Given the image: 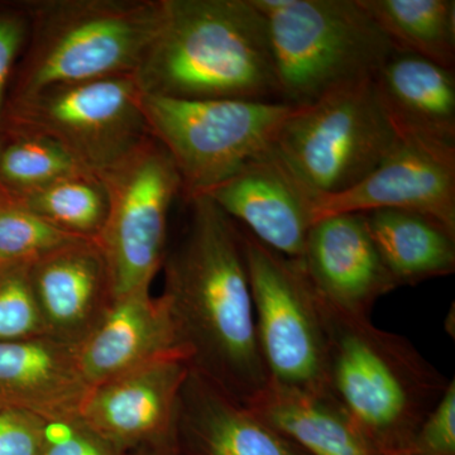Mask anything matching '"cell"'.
Instances as JSON below:
<instances>
[{"instance_id": "cell-1", "label": "cell", "mask_w": 455, "mask_h": 455, "mask_svg": "<svg viewBox=\"0 0 455 455\" xmlns=\"http://www.w3.org/2000/svg\"><path fill=\"white\" fill-rule=\"evenodd\" d=\"M187 227L164 259L160 295L191 370L250 405L268 386L241 228L211 197L187 199Z\"/></svg>"}, {"instance_id": "cell-2", "label": "cell", "mask_w": 455, "mask_h": 455, "mask_svg": "<svg viewBox=\"0 0 455 455\" xmlns=\"http://www.w3.org/2000/svg\"><path fill=\"white\" fill-rule=\"evenodd\" d=\"M134 77L154 97L280 101L267 23L253 0H161Z\"/></svg>"}, {"instance_id": "cell-3", "label": "cell", "mask_w": 455, "mask_h": 455, "mask_svg": "<svg viewBox=\"0 0 455 455\" xmlns=\"http://www.w3.org/2000/svg\"><path fill=\"white\" fill-rule=\"evenodd\" d=\"M317 301L331 396L377 453L411 455L421 424L451 379L403 335L344 313L319 293Z\"/></svg>"}, {"instance_id": "cell-4", "label": "cell", "mask_w": 455, "mask_h": 455, "mask_svg": "<svg viewBox=\"0 0 455 455\" xmlns=\"http://www.w3.org/2000/svg\"><path fill=\"white\" fill-rule=\"evenodd\" d=\"M31 29L11 101L61 84L134 75L154 40L161 0H28Z\"/></svg>"}, {"instance_id": "cell-5", "label": "cell", "mask_w": 455, "mask_h": 455, "mask_svg": "<svg viewBox=\"0 0 455 455\" xmlns=\"http://www.w3.org/2000/svg\"><path fill=\"white\" fill-rule=\"evenodd\" d=\"M267 23L281 103L304 107L373 79L396 51L358 0H253Z\"/></svg>"}, {"instance_id": "cell-6", "label": "cell", "mask_w": 455, "mask_h": 455, "mask_svg": "<svg viewBox=\"0 0 455 455\" xmlns=\"http://www.w3.org/2000/svg\"><path fill=\"white\" fill-rule=\"evenodd\" d=\"M149 133L181 179L182 197L205 196L276 145L299 107L280 101L184 100L143 94Z\"/></svg>"}, {"instance_id": "cell-7", "label": "cell", "mask_w": 455, "mask_h": 455, "mask_svg": "<svg viewBox=\"0 0 455 455\" xmlns=\"http://www.w3.org/2000/svg\"><path fill=\"white\" fill-rule=\"evenodd\" d=\"M396 140L373 79H368L299 107L275 147L311 190L334 196L366 179Z\"/></svg>"}, {"instance_id": "cell-8", "label": "cell", "mask_w": 455, "mask_h": 455, "mask_svg": "<svg viewBox=\"0 0 455 455\" xmlns=\"http://www.w3.org/2000/svg\"><path fill=\"white\" fill-rule=\"evenodd\" d=\"M260 355L269 385L331 394L317 293L300 259L272 250L241 228Z\"/></svg>"}, {"instance_id": "cell-9", "label": "cell", "mask_w": 455, "mask_h": 455, "mask_svg": "<svg viewBox=\"0 0 455 455\" xmlns=\"http://www.w3.org/2000/svg\"><path fill=\"white\" fill-rule=\"evenodd\" d=\"M142 100L134 75L61 84L11 101L3 124L55 140L99 175L152 137Z\"/></svg>"}, {"instance_id": "cell-10", "label": "cell", "mask_w": 455, "mask_h": 455, "mask_svg": "<svg viewBox=\"0 0 455 455\" xmlns=\"http://www.w3.org/2000/svg\"><path fill=\"white\" fill-rule=\"evenodd\" d=\"M98 176L109 206L97 242L106 257L114 300L151 287L163 268L170 212L182 196V184L172 158L154 137Z\"/></svg>"}, {"instance_id": "cell-11", "label": "cell", "mask_w": 455, "mask_h": 455, "mask_svg": "<svg viewBox=\"0 0 455 455\" xmlns=\"http://www.w3.org/2000/svg\"><path fill=\"white\" fill-rule=\"evenodd\" d=\"M381 209L418 212L455 232V146L397 134L390 154L366 179L343 193L317 196L314 223Z\"/></svg>"}, {"instance_id": "cell-12", "label": "cell", "mask_w": 455, "mask_h": 455, "mask_svg": "<svg viewBox=\"0 0 455 455\" xmlns=\"http://www.w3.org/2000/svg\"><path fill=\"white\" fill-rule=\"evenodd\" d=\"M190 370L187 355L172 353L92 386L80 418L122 454L172 442L180 392Z\"/></svg>"}, {"instance_id": "cell-13", "label": "cell", "mask_w": 455, "mask_h": 455, "mask_svg": "<svg viewBox=\"0 0 455 455\" xmlns=\"http://www.w3.org/2000/svg\"><path fill=\"white\" fill-rule=\"evenodd\" d=\"M205 196L263 244L290 259L302 256L319 194L302 181L276 147Z\"/></svg>"}, {"instance_id": "cell-14", "label": "cell", "mask_w": 455, "mask_h": 455, "mask_svg": "<svg viewBox=\"0 0 455 455\" xmlns=\"http://www.w3.org/2000/svg\"><path fill=\"white\" fill-rule=\"evenodd\" d=\"M299 259L315 291L350 315L370 317L377 300L398 289L359 212L317 220Z\"/></svg>"}, {"instance_id": "cell-15", "label": "cell", "mask_w": 455, "mask_h": 455, "mask_svg": "<svg viewBox=\"0 0 455 455\" xmlns=\"http://www.w3.org/2000/svg\"><path fill=\"white\" fill-rule=\"evenodd\" d=\"M29 280L46 335L79 347L113 302L106 257L80 239L33 262Z\"/></svg>"}, {"instance_id": "cell-16", "label": "cell", "mask_w": 455, "mask_h": 455, "mask_svg": "<svg viewBox=\"0 0 455 455\" xmlns=\"http://www.w3.org/2000/svg\"><path fill=\"white\" fill-rule=\"evenodd\" d=\"M175 445L179 455H307L193 370L180 392Z\"/></svg>"}, {"instance_id": "cell-17", "label": "cell", "mask_w": 455, "mask_h": 455, "mask_svg": "<svg viewBox=\"0 0 455 455\" xmlns=\"http://www.w3.org/2000/svg\"><path fill=\"white\" fill-rule=\"evenodd\" d=\"M172 353L185 355L169 311L160 296L154 298L145 287L114 299L94 331L77 347V361L92 387Z\"/></svg>"}, {"instance_id": "cell-18", "label": "cell", "mask_w": 455, "mask_h": 455, "mask_svg": "<svg viewBox=\"0 0 455 455\" xmlns=\"http://www.w3.org/2000/svg\"><path fill=\"white\" fill-rule=\"evenodd\" d=\"M89 390L76 346L49 335L0 343V405L42 419L76 414Z\"/></svg>"}, {"instance_id": "cell-19", "label": "cell", "mask_w": 455, "mask_h": 455, "mask_svg": "<svg viewBox=\"0 0 455 455\" xmlns=\"http://www.w3.org/2000/svg\"><path fill=\"white\" fill-rule=\"evenodd\" d=\"M373 82L397 134L455 146L453 68L411 53L395 52Z\"/></svg>"}, {"instance_id": "cell-20", "label": "cell", "mask_w": 455, "mask_h": 455, "mask_svg": "<svg viewBox=\"0 0 455 455\" xmlns=\"http://www.w3.org/2000/svg\"><path fill=\"white\" fill-rule=\"evenodd\" d=\"M307 455H381L331 394L269 385L248 405Z\"/></svg>"}, {"instance_id": "cell-21", "label": "cell", "mask_w": 455, "mask_h": 455, "mask_svg": "<svg viewBox=\"0 0 455 455\" xmlns=\"http://www.w3.org/2000/svg\"><path fill=\"white\" fill-rule=\"evenodd\" d=\"M368 230L397 287L414 286L455 271V232L414 212H366Z\"/></svg>"}, {"instance_id": "cell-22", "label": "cell", "mask_w": 455, "mask_h": 455, "mask_svg": "<svg viewBox=\"0 0 455 455\" xmlns=\"http://www.w3.org/2000/svg\"><path fill=\"white\" fill-rule=\"evenodd\" d=\"M396 52L453 68L454 0H358Z\"/></svg>"}, {"instance_id": "cell-23", "label": "cell", "mask_w": 455, "mask_h": 455, "mask_svg": "<svg viewBox=\"0 0 455 455\" xmlns=\"http://www.w3.org/2000/svg\"><path fill=\"white\" fill-rule=\"evenodd\" d=\"M85 172L55 140L13 124L0 128V188L11 199Z\"/></svg>"}, {"instance_id": "cell-24", "label": "cell", "mask_w": 455, "mask_h": 455, "mask_svg": "<svg viewBox=\"0 0 455 455\" xmlns=\"http://www.w3.org/2000/svg\"><path fill=\"white\" fill-rule=\"evenodd\" d=\"M12 200L68 235L94 241L106 226L109 206L103 181L92 172L59 180Z\"/></svg>"}, {"instance_id": "cell-25", "label": "cell", "mask_w": 455, "mask_h": 455, "mask_svg": "<svg viewBox=\"0 0 455 455\" xmlns=\"http://www.w3.org/2000/svg\"><path fill=\"white\" fill-rule=\"evenodd\" d=\"M83 238L68 235L14 200L0 204V263H27Z\"/></svg>"}, {"instance_id": "cell-26", "label": "cell", "mask_w": 455, "mask_h": 455, "mask_svg": "<svg viewBox=\"0 0 455 455\" xmlns=\"http://www.w3.org/2000/svg\"><path fill=\"white\" fill-rule=\"evenodd\" d=\"M27 263H0V343L46 335Z\"/></svg>"}, {"instance_id": "cell-27", "label": "cell", "mask_w": 455, "mask_h": 455, "mask_svg": "<svg viewBox=\"0 0 455 455\" xmlns=\"http://www.w3.org/2000/svg\"><path fill=\"white\" fill-rule=\"evenodd\" d=\"M28 0H0V128L4 123L12 85L28 42Z\"/></svg>"}, {"instance_id": "cell-28", "label": "cell", "mask_w": 455, "mask_h": 455, "mask_svg": "<svg viewBox=\"0 0 455 455\" xmlns=\"http://www.w3.org/2000/svg\"><path fill=\"white\" fill-rule=\"evenodd\" d=\"M37 455H123L76 414L42 419Z\"/></svg>"}, {"instance_id": "cell-29", "label": "cell", "mask_w": 455, "mask_h": 455, "mask_svg": "<svg viewBox=\"0 0 455 455\" xmlns=\"http://www.w3.org/2000/svg\"><path fill=\"white\" fill-rule=\"evenodd\" d=\"M411 455H455L454 379L421 424Z\"/></svg>"}, {"instance_id": "cell-30", "label": "cell", "mask_w": 455, "mask_h": 455, "mask_svg": "<svg viewBox=\"0 0 455 455\" xmlns=\"http://www.w3.org/2000/svg\"><path fill=\"white\" fill-rule=\"evenodd\" d=\"M42 418L0 405V455H37Z\"/></svg>"}, {"instance_id": "cell-31", "label": "cell", "mask_w": 455, "mask_h": 455, "mask_svg": "<svg viewBox=\"0 0 455 455\" xmlns=\"http://www.w3.org/2000/svg\"><path fill=\"white\" fill-rule=\"evenodd\" d=\"M137 451H139V455H179L176 451L175 440L145 445V447L137 448Z\"/></svg>"}, {"instance_id": "cell-32", "label": "cell", "mask_w": 455, "mask_h": 455, "mask_svg": "<svg viewBox=\"0 0 455 455\" xmlns=\"http://www.w3.org/2000/svg\"><path fill=\"white\" fill-rule=\"evenodd\" d=\"M9 199H11V197H9L7 194L0 188V204L7 202Z\"/></svg>"}]
</instances>
